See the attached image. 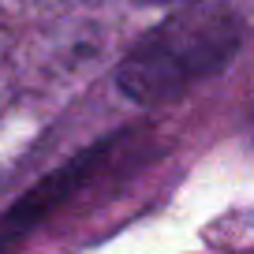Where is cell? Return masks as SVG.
<instances>
[{
    "label": "cell",
    "instance_id": "cell-2",
    "mask_svg": "<svg viewBox=\"0 0 254 254\" xmlns=\"http://www.w3.org/2000/svg\"><path fill=\"white\" fill-rule=\"evenodd\" d=\"M146 153H150V135H142V131H116L109 138L90 142L86 150H79L64 165L49 168L34 187H26L11 202L8 213L0 217V254H8L26 236H34L41 224H49L56 213H64L75 198L94 190L109 172L138 165Z\"/></svg>",
    "mask_w": 254,
    "mask_h": 254
},
{
    "label": "cell",
    "instance_id": "cell-1",
    "mask_svg": "<svg viewBox=\"0 0 254 254\" xmlns=\"http://www.w3.org/2000/svg\"><path fill=\"white\" fill-rule=\"evenodd\" d=\"M243 34V19L221 4H194L176 11L142 34L120 60L116 90L142 109L168 105L224 71L236 60Z\"/></svg>",
    "mask_w": 254,
    "mask_h": 254
},
{
    "label": "cell",
    "instance_id": "cell-3",
    "mask_svg": "<svg viewBox=\"0 0 254 254\" xmlns=\"http://www.w3.org/2000/svg\"><path fill=\"white\" fill-rule=\"evenodd\" d=\"M142 4H168V0H142Z\"/></svg>",
    "mask_w": 254,
    "mask_h": 254
}]
</instances>
